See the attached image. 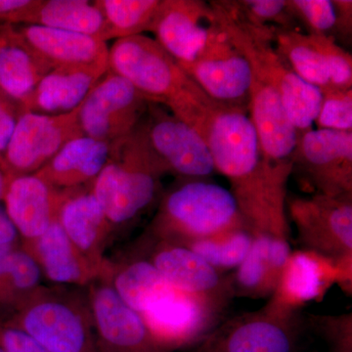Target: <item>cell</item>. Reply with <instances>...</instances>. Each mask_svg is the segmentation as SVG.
Here are the masks:
<instances>
[{"instance_id":"cell-42","label":"cell","mask_w":352,"mask_h":352,"mask_svg":"<svg viewBox=\"0 0 352 352\" xmlns=\"http://www.w3.org/2000/svg\"><path fill=\"white\" fill-rule=\"evenodd\" d=\"M19 235L6 210L0 208V245L19 248Z\"/></svg>"},{"instance_id":"cell-26","label":"cell","mask_w":352,"mask_h":352,"mask_svg":"<svg viewBox=\"0 0 352 352\" xmlns=\"http://www.w3.org/2000/svg\"><path fill=\"white\" fill-rule=\"evenodd\" d=\"M52 69L14 25L0 27V89L22 104Z\"/></svg>"},{"instance_id":"cell-20","label":"cell","mask_w":352,"mask_h":352,"mask_svg":"<svg viewBox=\"0 0 352 352\" xmlns=\"http://www.w3.org/2000/svg\"><path fill=\"white\" fill-rule=\"evenodd\" d=\"M34 258L43 277L59 286L87 288L107 274L76 249L58 219L38 239L21 245Z\"/></svg>"},{"instance_id":"cell-39","label":"cell","mask_w":352,"mask_h":352,"mask_svg":"<svg viewBox=\"0 0 352 352\" xmlns=\"http://www.w3.org/2000/svg\"><path fill=\"white\" fill-rule=\"evenodd\" d=\"M22 113L23 109L20 104L0 89V166L1 168L2 157Z\"/></svg>"},{"instance_id":"cell-44","label":"cell","mask_w":352,"mask_h":352,"mask_svg":"<svg viewBox=\"0 0 352 352\" xmlns=\"http://www.w3.org/2000/svg\"><path fill=\"white\" fill-rule=\"evenodd\" d=\"M0 352H6V351H4L3 349H2L1 346H0Z\"/></svg>"},{"instance_id":"cell-32","label":"cell","mask_w":352,"mask_h":352,"mask_svg":"<svg viewBox=\"0 0 352 352\" xmlns=\"http://www.w3.org/2000/svg\"><path fill=\"white\" fill-rule=\"evenodd\" d=\"M107 25L109 41L151 31L161 0H96Z\"/></svg>"},{"instance_id":"cell-21","label":"cell","mask_w":352,"mask_h":352,"mask_svg":"<svg viewBox=\"0 0 352 352\" xmlns=\"http://www.w3.org/2000/svg\"><path fill=\"white\" fill-rule=\"evenodd\" d=\"M57 219L76 249L101 268L108 279L112 261L106 258L105 251L113 228L91 190H74L61 206Z\"/></svg>"},{"instance_id":"cell-23","label":"cell","mask_w":352,"mask_h":352,"mask_svg":"<svg viewBox=\"0 0 352 352\" xmlns=\"http://www.w3.org/2000/svg\"><path fill=\"white\" fill-rule=\"evenodd\" d=\"M289 239L258 234L242 263L228 274L234 298H261L274 294L292 254Z\"/></svg>"},{"instance_id":"cell-24","label":"cell","mask_w":352,"mask_h":352,"mask_svg":"<svg viewBox=\"0 0 352 352\" xmlns=\"http://www.w3.org/2000/svg\"><path fill=\"white\" fill-rule=\"evenodd\" d=\"M340 282L339 268L333 261L300 249L289 254L270 298L302 310L307 303L320 300L333 284L340 285Z\"/></svg>"},{"instance_id":"cell-9","label":"cell","mask_w":352,"mask_h":352,"mask_svg":"<svg viewBox=\"0 0 352 352\" xmlns=\"http://www.w3.org/2000/svg\"><path fill=\"white\" fill-rule=\"evenodd\" d=\"M292 175L310 195H352V131L317 129L298 134Z\"/></svg>"},{"instance_id":"cell-36","label":"cell","mask_w":352,"mask_h":352,"mask_svg":"<svg viewBox=\"0 0 352 352\" xmlns=\"http://www.w3.org/2000/svg\"><path fill=\"white\" fill-rule=\"evenodd\" d=\"M292 15L308 34L332 36L335 9L330 0H287Z\"/></svg>"},{"instance_id":"cell-11","label":"cell","mask_w":352,"mask_h":352,"mask_svg":"<svg viewBox=\"0 0 352 352\" xmlns=\"http://www.w3.org/2000/svg\"><path fill=\"white\" fill-rule=\"evenodd\" d=\"M226 310L166 282L140 315L157 342L170 352L198 344L223 320Z\"/></svg>"},{"instance_id":"cell-7","label":"cell","mask_w":352,"mask_h":352,"mask_svg":"<svg viewBox=\"0 0 352 352\" xmlns=\"http://www.w3.org/2000/svg\"><path fill=\"white\" fill-rule=\"evenodd\" d=\"M287 214L302 250L330 259L339 268L340 286L351 292L352 195L287 197Z\"/></svg>"},{"instance_id":"cell-40","label":"cell","mask_w":352,"mask_h":352,"mask_svg":"<svg viewBox=\"0 0 352 352\" xmlns=\"http://www.w3.org/2000/svg\"><path fill=\"white\" fill-rule=\"evenodd\" d=\"M0 346L6 352H50L19 329L0 324Z\"/></svg>"},{"instance_id":"cell-30","label":"cell","mask_w":352,"mask_h":352,"mask_svg":"<svg viewBox=\"0 0 352 352\" xmlns=\"http://www.w3.org/2000/svg\"><path fill=\"white\" fill-rule=\"evenodd\" d=\"M43 274L34 258L18 248L7 254L4 270L0 272V324L17 314L41 286Z\"/></svg>"},{"instance_id":"cell-25","label":"cell","mask_w":352,"mask_h":352,"mask_svg":"<svg viewBox=\"0 0 352 352\" xmlns=\"http://www.w3.org/2000/svg\"><path fill=\"white\" fill-rule=\"evenodd\" d=\"M275 47L298 78L320 94L333 87L337 58L327 36L303 34L300 30L274 31Z\"/></svg>"},{"instance_id":"cell-35","label":"cell","mask_w":352,"mask_h":352,"mask_svg":"<svg viewBox=\"0 0 352 352\" xmlns=\"http://www.w3.org/2000/svg\"><path fill=\"white\" fill-rule=\"evenodd\" d=\"M315 122L319 129L352 131V88L333 87L323 92Z\"/></svg>"},{"instance_id":"cell-17","label":"cell","mask_w":352,"mask_h":352,"mask_svg":"<svg viewBox=\"0 0 352 352\" xmlns=\"http://www.w3.org/2000/svg\"><path fill=\"white\" fill-rule=\"evenodd\" d=\"M74 190L58 189L34 173L9 178L2 201L22 245L38 239L47 230Z\"/></svg>"},{"instance_id":"cell-6","label":"cell","mask_w":352,"mask_h":352,"mask_svg":"<svg viewBox=\"0 0 352 352\" xmlns=\"http://www.w3.org/2000/svg\"><path fill=\"white\" fill-rule=\"evenodd\" d=\"M3 324L23 331L50 352H97L87 288L41 285Z\"/></svg>"},{"instance_id":"cell-43","label":"cell","mask_w":352,"mask_h":352,"mask_svg":"<svg viewBox=\"0 0 352 352\" xmlns=\"http://www.w3.org/2000/svg\"><path fill=\"white\" fill-rule=\"evenodd\" d=\"M9 177L7 176L6 171L0 166V201H2L6 192L7 182H8Z\"/></svg>"},{"instance_id":"cell-4","label":"cell","mask_w":352,"mask_h":352,"mask_svg":"<svg viewBox=\"0 0 352 352\" xmlns=\"http://www.w3.org/2000/svg\"><path fill=\"white\" fill-rule=\"evenodd\" d=\"M166 173L139 122L131 134L111 143L107 162L90 190L115 230L147 210L157 198Z\"/></svg>"},{"instance_id":"cell-28","label":"cell","mask_w":352,"mask_h":352,"mask_svg":"<svg viewBox=\"0 0 352 352\" xmlns=\"http://www.w3.org/2000/svg\"><path fill=\"white\" fill-rule=\"evenodd\" d=\"M105 74L82 69H52L41 78L21 107L23 112L61 115L72 112L87 98Z\"/></svg>"},{"instance_id":"cell-15","label":"cell","mask_w":352,"mask_h":352,"mask_svg":"<svg viewBox=\"0 0 352 352\" xmlns=\"http://www.w3.org/2000/svg\"><path fill=\"white\" fill-rule=\"evenodd\" d=\"M147 258L171 286L226 310L234 298L228 274L215 270L185 245L145 236Z\"/></svg>"},{"instance_id":"cell-10","label":"cell","mask_w":352,"mask_h":352,"mask_svg":"<svg viewBox=\"0 0 352 352\" xmlns=\"http://www.w3.org/2000/svg\"><path fill=\"white\" fill-rule=\"evenodd\" d=\"M178 64L215 103L249 113L251 66L215 17L198 55L192 61Z\"/></svg>"},{"instance_id":"cell-27","label":"cell","mask_w":352,"mask_h":352,"mask_svg":"<svg viewBox=\"0 0 352 352\" xmlns=\"http://www.w3.org/2000/svg\"><path fill=\"white\" fill-rule=\"evenodd\" d=\"M110 143L82 135L73 139L34 175L58 189L92 183L105 166Z\"/></svg>"},{"instance_id":"cell-41","label":"cell","mask_w":352,"mask_h":352,"mask_svg":"<svg viewBox=\"0 0 352 352\" xmlns=\"http://www.w3.org/2000/svg\"><path fill=\"white\" fill-rule=\"evenodd\" d=\"M336 21L332 38L338 36L346 44H351L352 38V1L351 0H333Z\"/></svg>"},{"instance_id":"cell-3","label":"cell","mask_w":352,"mask_h":352,"mask_svg":"<svg viewBox=\"0 0 352 352\" xmlns=\"http://www.w3.org/2000/svg\"><path fill=\"white\" fill-rule=\"evenodd\" d=\"M215 21L249 61L252 72L279 94L298 134L310 131L318 115L322 94L294 73L274 44V28L245 22L230 1H210Z\"/></svg>"},{"instance_id":"cell-34","label":"cell","mask_w":352,"mask_h":352,"mask_svg":"<svg viewBox=\"0 0 352 352\" xmlns=\"http://www.w3.org/2000/svg\"><path fill=\"white\" fill-rule=\"evenodd\" d=\"M230 3L249 24L277 30H300L287 0H235Z\"/></svg>"},{"instance_id":"cell-33","label":"cell","mask_w":352,"mask_h":352,"mask_svg":"<svg viewBox=\"0 0 352 352\" xmlns=\"http://www.w3.org/2000/svg\"><path fill=\"white\" fill-rule=\"evenodd\" d=\"M254 234L247 226L237 227L183 245L205 259L215 270L226 273L234 270L249 254Z\"/></svg>"},{"instance_id":"cell-14","label":"cell","mask_w":352,"mask_h":352,"mask_svg":"<svg viewBox=\"0 0 352 352\" xmlns=\"http://www.w3.org/2000/svg\"><path fill=\"white\" fill-rule=\"evenodd\" d=\"M149 103L126 80L107 71L82 101L78 122L85 136L111 144L138 127Z\"/></svg>"},{"instance_id":"cell-8","label":"cell","mask_w":352,"mask_h":352,"mask_svg":"<svg viewBox=\"0 0 352 352\" xmlns=\"http://www.w3.org/2000/svg\"><path fill=\"white\" fill-rule=\"evenodd\" d=\"M302 318L300 309L270 298L258 310L220 322L195 352H293Z\"/></svg>"},{"instance_id":"cell-22","label":"cell","mask_w":352,"mask_h":352,"mask_svg":"<svg viewBox=\"0 0 352 352\" xmlns=\"http://www.w3.org/2000/svg\"><path fill=\"white\" fill-rule=\"evenodd\" d=\"M32 50L50 65L51 68L108 71L107 43L100 39L43 25L18 28Z\"/></svg>"},{"instance_id":"cell-18","label":"cell","mask_w":352,"mask_h":352,"mask_svg":"<svg viewBox=\"0 0 352 352\" xmlns=\"http://www.w3.org/2000/svg\"><path fill=\"white\" fill-rule=\"evenodd\" d=\"M214 21L210 2L161 0L151 28L155 41L176 61L190 62L205 45Z\"/></svg>"},{"instance_id":"cell-5","label":"cell","mask_w":352,"mask_h":352,"mask_svg":"<svg viewBox=\"0 0 352 352\" xmlns=\"http://www.w3.org/2000/svg\"><path fill=\"white\" fill-rule=\"evenodd\" d=\"M241 226H247L228 189L210 179L182 178L162 198L145 236L184 245Z\"/></svg>"},{"instance_id":"cell-12","label":"cell","mask_w":352,"mask_h":352,"mask_svg":"<svg viewBox=\"0 0 352 352\" xmlns=\"http://www.w3.org/2000/svg\"><path fill=\"white\" fill-rule=\"evenodd\" d=\"M140 126L155 156L182 179H210L215 171L206 139L162 105L150 102Z\"/></svg>"},{"instance_id":"cell-31","label":"cell","mask_w":352,"mask_h":352,"mask_svg":"<svg viewBox=\"0 0 352 352\" xmlns=\"http://www.w3.org/2000/svg\"><path fill=\"white\" fill-rule=\"evenodd\" d=\"M107 282L120 300L138 314L148 300L166 284L144 254L122 263L112 261Z\"/></svg>"},{"instance_id":"cell-29","label":"cell","mask_w":352,"mask_h":352,"mask_svg":"<svg viewBox=\"0 0 352 352\" xmlns=\"http://www.w3.org/2000/svg\"><path fill=\"white\" fill-rule=\"evenodd\" d=\"M109 41L107 25L94 1L43 0L34 24Z\"/></svg>"},{"instance_id":"cell-1","label":"cell","mask_w":352,"mask_h":352,"mask_svg":"<svg viewBox=\"0 0 352 352\" xmlns=\"http://www.w3.org/2000/svg\"><path fill=\"white\" fill-rule=\"evenodd\" d=\"M215 171L226 176L245 226L254 235L289 239L287 186L289 177L264 157L249 113L215 109L204 129Z\"/></svg>"},{"instance_id":"cell-19","label":"cell","mask_w":352,"mask_h":352,"mask_svg":"<svg viewBox=\"0 0 352 352\" xmlns=\"http://www.w3.org/2000/svg\"><path fill=\"white\" fill-rule=\"evenodd\" d=\"M252 74L250 119L267 163L273 170L291 177L298 131L289 120L279 94Z\"/></svg>"},{"instance_id":"cell-2","label":"cell","mask_w":352,"mask_h":352,"mask_svg":"<svg viewBox=\"0 0 352 352\" xmlns=\"http://www.w3.org/2000/svg\"><path fill=\"white\" fill-rule=\"evenodd\" d=\"M108 72L124 78L148 101L166 106L203 138L208 118L222 107L154 38L143 34L115 41L109 50Z\"/></svg>"},{"instance_id":"cell-13","label":"cell","mask_w":352,"mask_h":352,"mask_svg":"<svg viewBox=\"0 0 352 352\" xmlns=\"http://www.w3.org/2000/svg\"><path fill=\"white\" fill-rule=\"evenodd\" d=\"M80 105L61 115L23 112L2 157L7 176L34 175L67 143L85 135L78 122Z\"/></svg>"},{"instance_id":"cell-37","label":"cell","mask_w":352,"mask_h":352,"mask_svg":"<svg viewBox=\"0 0 352 352\" xmlns=\"http://www.w3.org/2000/svg\"><path fill=\"white\" fill-rule=\"evenodd\" d=\"M308 320L325 338L333 352H352V314L309 315Z\"/></svg>"},{"instance_id":"cell-38","label":"cell","mask_w":352,"mask_h":352,"mask_svg":"<svg viewBox=\"0 0 352 352\" xmlns=\"http://www.w3.org/2000/svg\"><path fill=\"white\" fill-rule=\"evenodd\" d=\"M43 0H0V27L34 24Z\"/></svg>"},{"instance_id":"cell-16","label":"cell","mask_w":352,"mask_h":352,"mask_svg":"<svg viewBox=\"0 0 352 352\" xmlns=\"http://www.w3.org/2000/svg\"><path fill=\"white\" fill-rule=\"evenodd\" d=\"M97 352H170L162 346L142 317L126 305L107 281L87 287Z\"/></svg>"}]
</instances>
